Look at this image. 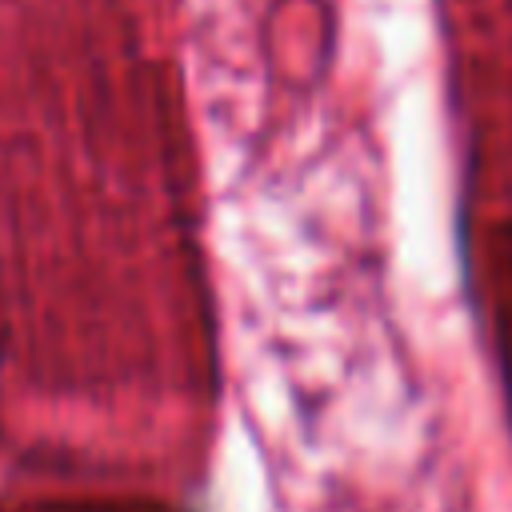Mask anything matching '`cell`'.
<instances>
[{
  "mask_svg": "<svg viewBox=\"0 0 512 512\" xmlns=\"http://www.w3.org/2000/svg\"><path fill=\"white\" fill-rule=\"evenodd\" d=\"M0 360H4V340H0Z\"/></svg>",
  "mask_w": 512,
  "mask_h": 512,
  "instance_id": "1",
  "label": "cell"
}]
</instances>
